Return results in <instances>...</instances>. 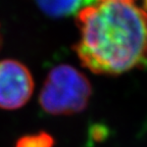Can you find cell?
<instances>
[{
  "label": "cell",
  "mask_w": 147,
  "mask_h": 147,
  "mask_svg": "<svg viewBox=\"0 0 147 147\" xmlns=\"http://www.w3.org/2000/svg\"><path fill=\"white\" fill-rule=\"evenodd\" d=\"M91 94V84L85 75L69 64H59L46 77L39 103L49 115H75L87 107Z\"/></svg>",
  "instance_id": "cell-2"
},
{
  "label": "cell",
  "mask_w": 147,
  "mask_h": 147,
  "mask_svg": "<svg viewBox=\"0 0 147 147\" xmlns=\"http://www.w3.org/2000/svg\"><path fill=\"white\" fill-rule=\"evenodd\" d=\"M45 14L52 18L77 16L101 0H33Z\"/></svg>",
  "instance_id": "cell-4"
},
{
  "label": "cell",
  "mask_w": 147,
  "mask_h": 147,
  "mask_svg": "<svg viewBox=\"0 0 147 147\" xmlns=\"http://www.w3.org/2000/svg\"><path fill=\"white\" fill-rule=\"evenodd\" d=\"M54 139L47 132L23 136L16 141L14 147H53Z\"/></svg>",
  "instance_id": "cell-5"
},
{
  "label": "cell",
  "mask_w": 147,
  "mask_h": 147,
  "mask_svg": "<svg viewBox=\"0 0 147 147\" xmlns=\"http://www.w3.org/2000/svg\"><path fill=\"white\" fill-rule=\"evenodd\" d=\"M132 1H134V0H132Z\"/></svg>",
  "instance_id": "cell-6"
},
{
  "label": "cell",
  "mask_w": 147,
  "mask_h": 147,
  "mask_svg": "<svg viewBox=\"0 0 147 147\" xmlns=\"http://www.w3.org/2000/svg\"><path fill=\"white\" fill-rule=\"evenodd\" d=\"M81 63L97 75H121L147 63V9L132 0H101L77 14Z\"/></svg>",
  "instance_id": "cell-1"
},
{
  "label": "cell",
  "mask_w": 147,
  "mask_h": 147,
  "mask_svg": "<svg viewBox=\"0 0 147 147\" xmlns=\"http://www.w3.org/2000/svg\"><path fill=\"white\" fill-rule=\"evenodd\" d=\"M33 92L34 79L25 64L14 59L0 60V108L23 107Z\"/></svg>",
  "instance_id": "cell-3"
}]
</instances>
